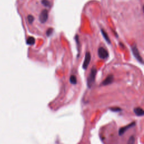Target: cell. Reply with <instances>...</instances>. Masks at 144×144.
I'll list each match as a JSON object with an SVG mask.
<instances>
[{
	"label": "cell",
	"instance_id": "cell-1",
	"mask_svg": "<svg viewBox=\"0 0 144 144\" xmlns=\"http://www.w3.org/2000/svg\"><path fill=\"white\" fill-rule=\"evenodd\" d=\"M97 73V69L95 67H93L91 69L90 73L87 78V86L88 88H91L95 82L96 75Z\"/></svg>",
	"mask_w": 144,
	"mask_h": 144
},
{
	"label": "cell",
	"instance_id": "cell-2",
	"mask_svg": "<svg viewBox=\"0 0 144 144\" xmlns=\"http://www.w3.org/2000/svg\"><path fill=\"white\" fill-rule=\"evenodd\" d=\"M131 49H132V53H133V56H135V58L140 63L143 64V63H144L143 59H142V57L141 56L140 52H139L138 49L137 48L136 44H134L131 46Z\"/></svg>",
	"mask_w": 144,
	"mask_h": 144
},
{
	"label": "cell",
	"instance_id": "cell-3",
	"mask_svg": "<svg viewBox=\"0 0 144 144\" xmlns=\"http://www.w3.org/2000/svg\"><path fill=\"white\" fill-rule=\"evenodd\" d=\"M98 55L100 59H105L108 57L109 54L106 50L104 47H100L98 49Z\"/></svg>",
	"mask_w": 144,
	"mask_h": 144
},
{
	"label": "cell",
	"instance_id": "cell-4",
	"mask_svg": "<svg viewBox=\"0 0 144 144\" xmlns=\"http://www.w3.org/2000/svg\"><path fill=\"white\" fill-rule=\"evenodd\" d=\"M48 19V12L46 10H44L41 13L39 16V20L41 23H44Z\"/></svg>",
	"mask_w": 144,
	"mask_h": 144
},
{
	"label": "cell",
	"instance_id": "cell-5",
	"mask_svg": "<svg viewBox=\"0 0 144 144\" xmlns=\"http://www.w3.org/2000/svg\"><path fill=\"white\" fill-rule=\"evenodd\" d=\"M91 61V54L89 52H87L86 53L85 55V58H84V60L83 62V64L82 67L84 69H86L88 67Z\"/></svg>",
	"mask_w": 144,
	"mask_h": 144
},
{
	"label": "cell",
	"instance_id": "cell-6",
	"mask_svg": "<svg viewBox=\"0 0 144 144\" xmlns=\"http://www.w3.org/2000/svg\"><path fill=\"white\" fill-rule=\"evenodd\" d=\"M114 80V77L112 74H110V75H107V77L106 78V79L104 80L103 82H102L101 84L102 86H106L108 84H110L113 82Z\"/></svg>",
	"mask_w": 144,
	"mask_h": 144
},
{
	"label": "cell",
	"instance_id": "cell-7",
	"mask_svg": "<svg viewBox=\"0 0 144 144\" xmlns=\"http://www.w3.org/2000/svg\"><path fill=\"white\" fill-rule=\"evenodd\" d=\"M135 124L136 123H135V122H133V123H132L130 124V125H126V126L120 128L119 129V135L120 136L122 135L125 131H126L127 130H128L129 128H131V127H133L134 125H135Z\"/></svg>",
	"mask_w": 144,
	"mask_h": 144
},
{
	"label": "cell",
	"instance_id": "cell-8",
	"mask_svg": "<svg viewBox=\"0 0 144 144\" xmlns=\"http://www.w3.org/2000/svg\"><path fill=\"white\" fill-rule=\"evenodd\" d=\"M134 113H135L136 115L138 117H141V116H143L144 114V112L143 110V109L142 108H141L140 107H136V108L134 109Z\"/></svg>",
	"mask_w": 144,
	"mask_h": 144
},
{
	"label": "cell",
	"instance_id": "cell-9",
	"mask_svg": "<svg viewBox=\"0 0 144 144\" xmlns=\"http://www.w3.org/2000/svg\"><path fill=\"white\" fill-rule=\"evenodd\" d=\"M101 33H102V36H103V37H104V38H105L106 41L107 43H109V44H110V38H109L108 35H107L106 33L105 32V31H104L103 29H101Z\"/></svg>",
	"mask_w": 144,
	"mask_h": 144
},
{
	"label": "cell",
	"instance_id": "cell-10",
	"mask_svg": "<svg viewBox=\"0 0 144 144\" xmlns=\"http://www.w3.org/2000/svg\"><path fill=\"white\" fill-rule=\"evenodd\" d=\"M26 43L28 44H30V45H33L35 44V39L34 38L32 37H29L27 39V41H26Z\"/></svg>",
	"mask_w": 144,
	"mask_h": 144
},
{
	"label": "cell",
	"instance_id": "cell-11",
	"mask_svg": "<svg viewBox=\"0 0 144 144\" xmlns=\"http://www.w3.org/2000/svg\"><path fill=\"white\" fill-rule=\"evenodd\" d=\"M70 82L73 84H77V78H76V77L75 75H72L70 76Z\"/></svg>",
	"mask_w": 144,
	"mask_h": 144
},
{
	"label": "cell",
	"instance_id": "cell-12",
	"mask_svg": "<svg viewBox=\"0 0 144 144\" xmlns=\"http://www.w3.org/2000/svg\"><path fill=\"white\" fill-rule=\"evenodd\" d=\"M42 4L46 7H50V3L49 0H42Z\"/></svg>",
	"mask_w": 144,
	"mask_h": 144
},
{
	"label": "cell",
	"instance_id": "cell-13",
	"mask_svg": "<svg viewBox=\"0 0 144 144\" xmlns=\"http://www.w3.org/2000/svg\"><path fill=\"white\" fill-rule=\"evenodd\" d=\"M27 19H28V22H29V24H32V23L33 22L34 18L32 15H29L28 16Z\"/></svg>",
	"mask_w": 144,
	"mask_h": 144
},
{
	"label": "cell",
	"instance_id": "cell-14",
	"mask_svg": "<svg viewBox=\"0 0 144 144\" xmlns=\"http://www.w3.org/2000/svg\"><path fill=\"white\" fill-rule=\"evenodd\" d=\"M53 31L54 30H53L52 28H49V29L47 31V32H46V35H47L48 37L50 36L51 34H52Z\"/></svg>",
	"mask_w": 144,
	"mask_h": 144
},
{
	"label": "cell",
	"instance_id": "cell-15",
	"mask_svg": "<svg viewBox=\"0 0 144 144\" xmlns=\"http://www.w3.org/2000/svg\"><path fill=\"white\" fill-rule=\"evenodd\" d=\"M110 110L114 112H118L121 111L122 109L119 108V107H112V108L110 109Z\"/></svg>",
	"mask_w": 144,
	"mask_h": 144
},
{
	"label": "cell",
	"instance_id": "cell-16",
	"mask_svg": "<svg viewBox=\"0 0 144 144\" xmlns=\"http://www.w3.org/2000/svg\"><path fill=\"white\" fill-rule=\"evenodd\" d=\"M135 143V138H134L133 136H131L129 139L128 141V144H134Z\"/></svg>",
	"mask_w": 144,
	"mask_h": 144
}]
</instances>
